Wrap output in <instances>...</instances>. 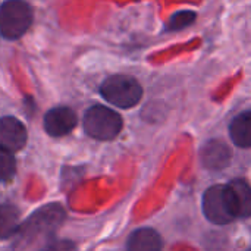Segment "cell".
Wrapping results in <instances>:
<instances>
[{"instance_id":"6da1fadb","label":"cell","mask_w":251,"mask_h":251,"mask_svg":"<svg viewBox=\"0 0 251 251\" xmlns=\"http://www.w3.org/2000/svg\"><path fill=\"white\" fill-rule=\"evenodd\" d=\"M82 124L85 132L90 137L101 141H109L118 137L124 125L122 118L118 112L101 104L91 106L85 112Z\"/></svg>"},{"instance_id":"7a4b0ae2","label":"cell","mask_w":251,"mask_h":251,"mask_svg":"<svg viewBox=\"0 0 251 251\" xmlns=\"http://www.w3.org/2000/svg\"><path fill=\"white\" fill-rule=\"evenodd\" d=\"M100 93L106 101L121 109L134 107L143 97V88L138 81L128 75H112L106 78L100 87Z\"/></svg>"},{"instance_id":"3957f363","label":"cell","mask_w":251,"mask_h":251,"mask_svg":"<svg viewBox=\"0 0 251 251\" xmlns=\"http://www.w3.org/2000/svg\"><path fill=\"white\" fill-rule=\"evenodd\" d=\"M32 22V10L28 3L9 0L0 7V31L6 40L22 37Z\"/></svg>"},{"instance_id":"277c9868","label":"cell","mask_w":251,"mask_h":251,"mask_svg":"<svg viewBox=\"0 0 251 251\" xmlns=\"http://www.w3.org/2000/svg\"><path fill=\"white\" fill-rule=\"evenodd\" d=\"M203 213L216 225H228L237 219L229 203L226 185H213L206 190L203 196Z\"/></svg>"},{"instance_id":"5b68a950","label":"cell","mask_w":251,"mask_h":251,"mask_svg":"<svg viewBox=\"0 0 251 251\" xmlns=\"http://www.w3.org/2000/svg\"><path fill=\"white\" fill-rule=\"evenodd\" d=\"M76 124L78 118L75 112L65 106L53 107L44 116V129L51 137H63L69 134Z\"/></svg>"},{"instance_id":"8992f818","label":"cell","mask_w":251,"mask_h":251,"mask_svg":"<svg viewBox=\"0 0 251 251\" xmlns=\"http://www.w3.org/2000/svg\"><path fill=\"white\" fill-rule=\"evenodd\" d=\"M26 129L21 121L13 116H4L0 122V141L1 149L15 153L25 147L26 144Z\"/></svg>"},{"instance_id":"52a82bcc","label":"cell","mask_w":251,"mask_h":251,"mask_svg":"<svg viewBox=\"0 0 251 251\" xmlns=\"http://www.w3.org/2000/svg\"><path fill=\"white\" fill-rule=\"evenodd\" d=\"M226 191L229 203L235 218H250L251 216V187L244 179H234L226 184Z\"/></svg>"},{"instance_id":"ba28073f","label":"cell","mask_w":251,"mask_h":251,"mask_svg":"<svg viewBox=\"0 0 251 251\" xmlns=\"http://www.w3.org/2000/svg\"><path fill=\"white\" fill-rule=\"evenodd\" d=\"M200 160L204 168L210 171H221L229 165L231 150L225 143L219 140H210L201 147Z\"/></svg>"},{"instance_id":"9c48e42d","label":"cell","mask_w":251,"mask_h":251,"mask_svg":"<svg viewBox=\"0 0 251 251\" xmlns=\"http://www.w3.org/2000/svg\"><path fill=\"white\" fill-rule=\"evenodd\" d=\"M128 251H162V238L151 228H140L134 231L126 243Z\"/></svg>"},{"instance_id":"30bf717a","label":"cell","mask_w":251,"mask_h":251,"mask_svg":"<svg viewBox=\"0 0 251 251\" xmlns=\"http://www.w3.org/2000/svg\"><path fill=\"white\" fill-rule=\"evenodd\" d=\"M229 135L235 146L241 149L251 147V110L240 113L229 126Z\"/></svg>"},{"instance_id":"8fae6325","label":"cell","mask_w":251,"mask_h":251,"mask_svg":"<svg viewBox=\"0 0 251 251\" xmlns=\"http://www.w3.org/2000/svg\"><path fill=\"white\" fill-rule=\"evenodd\" d=\"M18 224V210L9 204H4L1 207V235L3 238H7L10 234H13Z\"/></svg>"},{"instance_id":"7c38bea8","label":"cell","mask_w":251,"mask_h":251,"mask_svg":"<svg viewBox=\"0 0 251 251\" xmlns=\"http://www.w3.org/2000/svg\"><path fill=\"white\" fill-rule=\"evenodd\" d=\"M15 163L16 162H15L13 153L1 149L0 150V176L3 181H9L10 178H13L15 169H16Z\"/></svg>"},{"instance_id":"4fadbf2b","label":"cell","mask_w":251,"mask_h":251,"mask_svg":"<svg viewBox=\"0 0 251 251\" xmlns=\"http://www.w3.org/2000/svg\"><path fill=\"white\" fill-rule=\"evenodd\" d=\"M196 19V13L191 10H181L178 13H175L169 22V29L176 31V29H182L188 25L193 24V21Z\"/></svg>"},{"instance_id":"5bb4252c","label":"cell","mask_w":251,"mask_h":251,"mask_svg":"<svg viewBox=\"0 0 251 251\" xmlns=\"http://www.w3.org/2000/svg\"><path fill=\"white\" fill-rule=\"evenodd\" d=\"M41 251H75V244L71 241H54Z\"/></svg>"},{"instance_id":"9a60e30c","label":"cell","mask_w":251,"mask_h":251,"mask_svg":"<svg viewBox=\"0 0 251 251\" xmlns=\"http://www.w3.org/2000/svg\"><path fill=\"white\" fill-rule=\"evenodd\" d=\"M249 251H251V249H250V250H249Z\"/></svg>"}]
</instances>
